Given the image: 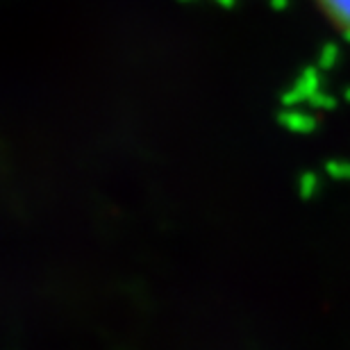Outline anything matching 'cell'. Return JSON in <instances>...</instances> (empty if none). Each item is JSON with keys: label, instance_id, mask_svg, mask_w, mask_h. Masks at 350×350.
Instances as JSON below:
<instances>
[{"label": "cell", "instance_id": "3", "mask_svg": "<svg viewBox=\"0 0 350 350\" xmlns=\"http://www.w3.org/2000/svg\"><path fill=\"white\" fill-rule=\"evenodd\" d=\"M339 46L337 44H325L323 48H321V53H319V59H317V64H319V71H332L334 66H337V62H339Z\"/></svg>", "mask_w": 350, "mask_h": 350}, {"label": "cell", "instance_id": "6", "mask_svg": "<svg viewBox=\"0 0 350 350\" xmlns=\"http://www.w3.org/2000/svg\"><path fill=\"white\" fill-rule=\"evenodd\" d=\"M310 107L314 109H323V111H332L334 107H337V98L330 96V94H325V91H319L317 96H312L310 98Z\"/></svg>", "mask_w": 350, "mask_h": 350}, {"label": "cell", "instance_id": "4", "mask_svg": "<svg viewBox=\"0 0 350 350\" xmlns=\"http://www.w3.org/2000/svg\"><path fill=\"white\" fill-rule=\"evenodd\" d=\"M323 169L327 178L332 180H350V162H346V159H330V162H325Z\"/></svg>", "mask_w": 350, "mask_h": 350}, {"label": "cell", "instance_id": "8", "mask_svg": "<svg viewBox=\"0 0 350 350\" xmlns=\"http://www.w3.org/2000/svg\"><path fill=\"white\" fill-rule=\"evenodd\" d=\"M344 100H346V103L350 105V87H348V89L344 91Z\"/></svg>", "mask_w": 350, "mask_h": 350}, {"label": "cell", "instance_id": "7", "mask_svg": "<svg viewBox=\"0 0 350 350\" xmlns=\"http://www.w3.org/2000/svg\"><path fill=\"white\" fill-rule=\"evenodd\" d=\"M271 5H275V7H284V5H286V0H271Z\"/></svg>", "mask_w": 350, "mask_h": 350}, {"label": "cell", "instance_id": "1", "mask_svg": "<svg viewBox=\"0 0 350 350\" xmlns=\"http://www.w3.org/2000/svg\"><path fill=\"white\" fill-rule=\"evenodd\" d=\"M325 18L350 41V0H317Z\"/></svg>", "mask_w": 350, "mask_h": 350}, {"label": "cell", "instance_id": "2", "mask_svg": "<svg viewBox=\"0 0 350 350\" xmlns=\"http://www.w3.org/2000/svg\"><path fill=\"white\" fill-rule=\"evenodd\" d=\"M278 121L282 128L298 132V135H307V132L317 130V116L310 114V111H303L298 107L293 109H282L278 114Z\"/></svg>", "mask_w": 350, "mask_h": 350}, {"label": "cell", "instance_id": "5", "mask_svg": "<svg viewBox=\"0 0 350 350\" xmlns=\"http://www.w3.org/2000/svg\"><path fill=\"white\" fill-rule=\"evenodd\" d=\"M319 185H321V180L317 173H303L298 180V191L303 198H314V193L319 191Z\"/></svg>", "mask_w": 350, "mask_h": 350}]
</instances>
